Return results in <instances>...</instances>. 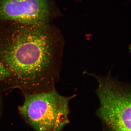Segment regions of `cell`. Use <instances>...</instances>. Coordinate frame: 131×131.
Returning a JSON list of instances; mask_svg holds the SVG:
<instances>
[{
  "mask_svg": "<svg viewBox=\"0 0 131 131\" xmlns=\"http://www.w3.org/2000/svg\"><path fill=\"white\" fill-rule=\"evenodd\" d=\"M51 14L49 0H0V21L49 24Z\"/></svg>",
  "mask_w": 131,
  "mask_h": 131,
  "instance_id": "cell-4",
  "label": "cell"
},
{
  "mask_svg": "<svg viewBox=\"0 0 131 131\" xmlns=\"http://www.w3.org/2000/svg\"><path fill=\"white\" fill-rule=\"evenodd\" d=\"M23 95L19 112L34 131H61L69 123L71 97L61 95L55 89Z\"/></svg>",
  "mask_w": 131,
  "mask_h": 131,
  "instance_id": "cell-2",
  "label": "cell"
},
{
  "mask_svg": "<svg viewBox=\"0 0 131 131\" xmlns=\"http://www.w3.org/2000/svg\"><path fill=\"white\" fill-rule=\"evenodd\" d=\"M1 108H2L1 99V96H0V117H1Z\"/></svg>",
  "mask_w": 131,
  "mask_h": 131,
  "instance_id": "cell-6",
  "label": "cell"
},
{
  "mask_svg": "<svg viewBox=\"0 0 131 131\" xmlns=\"http://www.w3.org/2000/svg\"><path fill=\"white\" fill-rule=\"evenodd\" d=\"M98 116L111 131H131V91L110 76L96 77Z\"/></svg>",
  "mask_w": 131,
  "mask_h": 131,
  "instance_id": "cell-3",
  "label": "cell"
},
{
  "mask_svg": "<svg viewBox=\"0 0 131 131\" xmlns=\"http://www.w3.org/2000/svg\"><path fill=\"white\" fill-rule=\"evenodd\" d=\"M8 75L7 71L0 64V84L7 78Z\"/></svg>",
  "mask_w": 131,
  "mask_h": 131,
  "instance_id": "cell-5",
  "label": "cell"
},
{
  "mask_svg": "<svg viewBox=\"0 0 131 131\" xmlns=\"http://www.w3.org/2000/svg\"><path fill=\"white\" fill-rule=\"evenodd\" d=\"M59 38L49 24L0 21V64L8 73L0 91L32 94L55 88Z\"/></svg>",
  "mask_w": 131,
  "mask_h": 131,
  "instance_id": "cell-1",
  "label": "cell"
}]
</instances>
